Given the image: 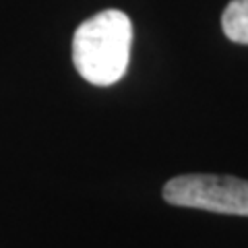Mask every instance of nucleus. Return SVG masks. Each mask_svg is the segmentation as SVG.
Returning a JSON list of instances; mask_svg holds the SVG:
<instances>
[{
  "mask_svg": "<svg viewBox=\"0 0 248 248\" xmlns=\"http://www.w3.org/2000/svg\"><path fill=\"white\" fill-rule=\"evenodd\" d=\"M221 27L228 40L248 44V0H232L221 15Z\"/></svg>",
  "mask_w": 248,
  "mask_h": 248,
  "instance_id": "nucleus-3",
  "label": "nucleus"
},
{
  "mask_svg": "<svg viewBox=\"0 0 248 248\" xmlns=\"http://www.w3.org/2000/svg\"><path fill=\"white\" fill-rule=\"evenodd\" d=\"M133 23L122 11L108 9L81 23L73 37V62L87 83H118L128 68Z\"/></svg>",
  "mask_w": 248,
  "mask_h": 248,
  "instance_id": "nucleus-1",
  "label": "nucleus"
},
{
  "mask_svg": "<svg viewBox=\"0 0 248 248\" xmlns=\"http://www.w3.org/2000/svg\"><path fill=\"white\" fill-rule=\"evenodd\" d=\"M166 203L174 207L248 217V180L236 176L184 174L164 186Z\"/></svg>",
  "mask_w": 248,
  "mask_h": 248,
  "instance_id": "nucleus-2",
  "label": "nucleus"
}]
</instances>
